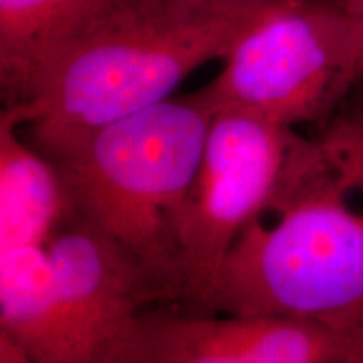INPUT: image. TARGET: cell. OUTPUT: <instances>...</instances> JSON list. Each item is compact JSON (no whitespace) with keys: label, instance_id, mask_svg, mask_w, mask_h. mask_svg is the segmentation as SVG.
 Instances as JSON below:
<instances>
[{"label":"cell","instance_id":"obj_1","mask_svg":"<svg viewBox=\"0 0 363 363\" xmlns=\"http://www.w3.org/2000/svg\"><path fill=\"white\" fill-rule=\"evenodd\" d=\"M201 313L276 315L363 333V118L296 135Z\"/></svg>","mask_w":363,"mask_h":363},{"label":"cell","instance_id":"obj_2","mask_svg":"<svg viewBox=\"0 0 363 363\" xmlns=\"http://www.w3.org/2000/svg\"><path fill=\"white\" fill-rule=\"evenodd\" d=\"M267 2L116 0L6 111L40 153L57 157L110 121L172 98L195 69L224 57Z\"/></svg>","mask_w":363,"mask_h":363},{"label":"cell","instance_id":"obj_3","mask_svg":"<svg viewBox=\"0 0 363 363\" xmlns=\"http://www.w3.org/2000/svg\"><path fill=\"white\" fill-rule=\"evenodd\" d=\"M216 111L201 93L110 121L51 158L72 208L180 303V225Z\"/></svg>","mask_w":363,"mask_h":363},{"label":"cell","instance_id":"obj_4","mask_svg":"<svg viewBox=\"0 0 363 363\" xmlns=\"http://www.w3.org/2000/svg\"><path fill=\"white\" fill-rule=\"evenodd\" d=\"M199 91L217 110L293 128L325 118L363 76V24L321 0H271Z\"/></svg>","mask_w":363,"mask_h":363},{"label":"cell","instance_id":"obj_5","mask_svg":"<svg viewBox=\"0 0 363 363\" xmlns=\"http://www.w3.org/2000/svg\"><path fill=\"white\" fill-rule=\"evenodd\" d=\"M293 128L217 110L180 225V303L201 313L227 254L278 180Z\"/></svg>","mask_w":363,"mask_h":363},{"label":"cell","instance_id":"obj_6","mask_svg":"<svg viewBox=\"0 0 363 363\" xmlns=\"http://www.w3.org/2000/svg\"><path fill=\"white\" fill-rule=\"evenodd\" d=\"M61 289L76 363H126L143 308L165 301L147 269L72 212L45 242Z\"/></svg>","mask_w":363,"mask_h":363},{"label":"cell","instance_id":"obj_7","mask_svg":"<svg viewBox=\"0 0 363 363\" xmlns=\"http://www.w3.org/2000/svg\"><path fill=\"white\" fill-rule=\"evenodd\" d=\"M126 363H363V333L291 316L143 313Z\"/></svg>","mask_w":363,"mask_h":363},{"label":"cell","instance_id":"obj_8","mask_svg":"<svg viewBox=\"0 0 363 363\" xmlns=\"http://www.w3.org/2000/svg\"><path fill=\"white\" fill-rule=\"evenodd\" d=\"M0 330L33 363H76L61 289L43 244L0 251Z\"/></svg>","mask_w":363,"mask_h":363},{"label":"cell","instance_id":"obj_9","mask_svg":"<svg viewBox=\"0 0 363 363\" xmlns=\"http://www.w3.org/2000/svg\"><path fill=\"white\" fill-rule=\"evenodd\" d=\"M116 0H0V84L24 101L44 67Z\"/></svg>","mask_w":363,"mask_h":363},{"label":"cell","instance_id":"obj_10","mask_svg":"<svg viewBox=\"0 0 363 363\" xmlns=\"http://www.w3.org/2000/svg\"><path fill=\"white\" fill-rule=\"evenodd\" d=\"M72 212L66 182L51 158L21 138L17 121L0 116V251L43 244Z\"/></svg>","mask_w":363,"mask_h":363},{"label":"cell","instance_id":"obj_11","mask_svg":"<svg viewBox=\"0 0 363 363\" xmlns=\"http://www.w3.org/2000/svg\"><path fill=\"white\" fill-rule=\"evenodd\" d=\"M0 363H33L29 353L12 335L0 330Z\"/></svg>","mask_w":363,"mask_h":363},{"label":"cell","instance_id":"obj_12","mask_svg":"<svg viewBox=\"0 0 363 363\" xmlns=\"http://www.w3.org/2000/svg\"><path fill=\"white\" fill-rule=\"evenodd\" d=\"M342 6L363 24V0H340Z\"/></svg>","mask_w":363,"mask_h":363},{"label":"cell","instance_id":"obj_13","mask_svg":"<svg viewBox=\"0 0 363 363\" xmlns=\"http://www.w3.org/2000/svg\"><path fill=\"white\" fill-rule=\"evenodd\" d=\"M227 2H267V0H227Z\"/></svg>","mask_w":363,"mask_h":363}]
</instances>
